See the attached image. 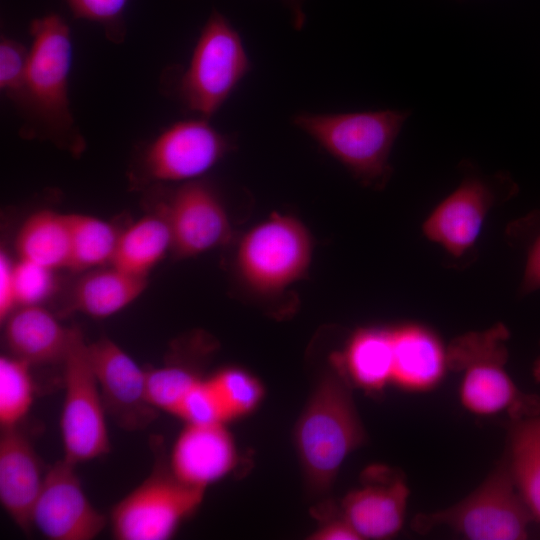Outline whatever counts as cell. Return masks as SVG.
<instances>
[{"label":"cell","mask_w":540,"mask_h":540,"mask_svg":"<svg viewBox=\"0 0 540 540\" xmlns=\"http://www.w3.org/2000/svg\"><path fill=\"white\" fill-rule=\"evenodd\" d=\"M410 111L380 109L342 113L300 111L292 125L340 162L361 184L382 188L392 175L390 155Z\"/></svg>","instance_id":"cell-4"},{"label":"cell","mask_w":540,"mask_h":540,"mask_svg":"<svg viewBox=\"0 0 540 540\" xmlns=\"http://www.w3.org/2000/svg\"><path fill=\"white\" fill-rule=\"evenodd\" d=\"M237 458L225 423H185L172 446L168 469L180 482L206 490L233 471Z\"/></svg>","instance_id":"cell-16"},{"label":"cell","mask_w":540,"mask_h":540,"mask_svg":"<svg viewBox=\"0 0 540 540\" xmlns=\"http://www.w3.org/2000/svg\"><path fill=\"white\" fill-rule=\"evenodd\" d=\"M409 488L403 476L385 465L363 471L361 484L342 500L341 515L361 539H387L402 528Z\"/></svg>","instance_id":"cell-15"},{"label":"cell","mask_w":540,"mask_h":540,"mask_svg":"<svg viewBox=\"0 0 540 540\" xmlns=\"http://www.w3.org/2000/svg\"><path fill=\"white\" fill-rule=\"evenodd\" d=\"M52 270L19 260L14 263L17 307L40 305L54 287Z\"/></svg>","instance_id":"cell-32"},{"label":"cell","mask_w":540,"mask_h":540,"mask_svg":"<svg viewBox=\"0 0 540 540\" xmlns=\"http://www.w3.org/2000/svg\"><path fill=\"white\" fill-rule=\"evenodd\" d=\"M534 377L540 381V358L535 362L534 365Z\"/></svg>","instance_id":"cell-37"},{"label":"cell","mask_w":540,"mask_h":540,"mask_svg":"<svg viewBox=\"0 0 540 540\" xmlns=\"http://www.w3.org/2000/svg\"><path fill=\"white\" fill-rule=\"evenodd\" d=\"M14 263L6 251L0 253V321L17 308Z\"/></svg>","instance_id":"cell-34"},{"label":"cell","mask_w":540,"mask_h":540,"mask_svg":"<svg viewBox=\"0 0 540 540\" xmlns=\"http://www.w3.org/2000/svg\"><path fill=\"white\" fill-rule=\"evenodd\" d=\"M64 400L60 432L64 458L74 464L107 454L110 440L106 410L82 332L72 327L70 342L62 361Z\"/></svg>","instance_id":"cell-9"},{"label":"cell","mask_w":540,"mask_h":540,"mask_svg":"<svg viewBox=\"0 0 540 540\" xmlns=\"http://www.w3.org/2000/svg\"><path fill=\"white\" fill-rule=\"evenodd\" d=\"M29 62V47L14 38H0V91L9 101L24 81Z\"/></svg>","instance_id":"cell-33"},{"label":"cell","mask_w":540,"mask_h":540,"mask_svg":"<svg viewBox=\"0 0 540 540\" xmlns=\"http://www.w3.org/2000/svg\"><path fill=\"white\" fill-rule=\"evenodd\" d=\"M32 365L13 355L0 357V426L17 427L34 401Z\"/></svg>","instance_id":"cell-26"},{"label":"cell","mask_w":540,"mask_h":540,"mask_svg":"<svg viewBox=\"0 0 540 540\" xmlns=\"http://www.w3.org/2000/svg\"><path fill=\"white\" fill-rule=\"evenodd\" d=\"M314 540H360L352 526L342 517L324 522L312 534Z\"/></svg>","instance_id":"cell-35"},{"label":"cell","mask_w":540,"mask_h":540,"mask_svg":"<svg viewBox=\"0 0 540 540\" xmlns=\"http://www.w3.org/2000/svg\"><path fill=\"white\" fill-rule=\"evenodd\" d=\"M160 211L170 229L171 250L179 258L204 254L230 239L225 206L215 189L204 180L180 183L167 195Z\"/></svg>","instance_id":"cell-12"},{"label":"cell","mask_w":540,"mask_h":540,"mask_svg":"<svg viewBox=\"0 0 540 540\" xmlns=\"http://www.w3.org/2000/svg\"><path fill=\"white\" fill-rule=\"evenodd\" d=\"M534 521L509 465L501 464L470 496L442 511L419 515L414 529L445 525L469 540H522Z\"/></svg>","instance_id":"cell-7"},{"label":"cell","mask_w":540,"mask_h":540,"mask_svg":"<svg viewBox=\"0 0 540 540\" xmlns=\"http://www.w3.org/2000/svg\"><path fill=\"white\" fill-rule=\"evenodd\" d=\"M205 490L188 486L168 470L156 469L111 511L118 540H166L197 511Z\"/></svg>","instance_id":"cell-10"},{"label":"cell","mask_w":540,"mask_h":540,"mask_svg":"<svg viewBox=\"0 0 540 540\" xmlns=\"http://www.w3.org/2000/svg\"><path fill=\"white\" fill-rule=\"evenodd\" d=\"M88 353L106 413L128 431L149 425L157 410L147 398L146 370L106 337L88 343Z\"/></svg>","instance_id":"cell-14"},{"label":"cell","mask_w":540,"mask_h":540,"mask_svg":"<svg viewBox=\"0 0 540 540\" xmlns=\"http://www.w3.org/2000/svg\"><path fill=\"white\" fill-rule=\"evenodd\" d=\"M187 424L227 423V414L208 378H199L186 394L176 414Z\"/></svg>","instance_id":"cell-31"},{"label":"cell","mask_w":540,"mask_h":540,"mask_svg":"<svg viewBox=\"0 0 540 540\" xmlns=\"http://www.w3.org/2000/svg\"><path fill=\"white\" fill-rule=\"evenodd\" d=\"M129 0H65L74 19L99 25L105 38L113 44L124 43L127 36L125 18Z\"/></svg>","instance_id":"cell-30"},{"label":"cell","mask_w":540,"mask_h":540,"mask_svg":"<svg viewBox=\"0 0 540 540\" xmlns=\"http://www.w3.org/2000/svg\"><path fill=\"white\" fill-rule=\"evenodd\" d=\"M289 12L292 27L301 31L307 21L304 9L305 0H280Z\"/></svg>","instance_id":"cell-36"},{"label":"cell","mask_w":540,"mask_h":540,"mask_svg":"<svg viewBox=\"0 0 540 540\" xmlns=\"http://www.w3.org/2000/svg\"><path fill=\"white\" fill-rule=\"evenodd\" d=\"M45 474L32 443L18 426L2 429L0 502L10 519L25 532L33 527L32 511Z\"/></svg>","instance_id":"cell-17"},{"label":"cell","mask_w":540,"mask_h":540,"mask_svg":"<svg viewBox=\"0 0 540 540\" xmlns=\"http://www.w3.org/2000/svg\"><path fill=\"white\" fill-rule=\"evenodd\" d=\"M10 354L33 365L63 361L72 327H64L40 305L17 307L3 322Z\"/></svg>","instance_id":"cell-19"},{"label":"cell","mask_w":540,"mask_h":540,"mask_svg":"<svg viewBox=\"0 0 540 540\" xmlns=\"http://www.w3.org/2000/svg\"><path fill=\"white\" fill-rule=\"evenodd\" d=\"M200 377L180 366L146 370V393L150 405L176 416L186 394Z\"/></svg>","instance_id":"cell-28"},{"label":"cell","mask_w":540,"mask_h":540,"mask_svg":"<svg viewBox=\"0 0 540 540\" xmlns=\"http://www.w3.org/2000/svg\"><path fill=\"white\" fill-rule=\"evenodd\" d=\"M240 33L213 8L185 66L163 70L160 89L192 116L211 119L251 71Z\"/></svg>","instance_id":"cell-2"},{"label":"cell","mask_w":540,"mask_h":540,"mask_svg":"<svg viewBox=\"0 0 540 540\" xmlns=\"http://www.w3.org/2000/svg\"><path fill=\"white\" fill-rule=\"evenodd\" d=\"M508 238L523 250L525 257L519 295L526 296L540 290V206L512 222Z\"/></svg>","instance_id":"cell-29"},{"label":"cell","mask_w":540,"mask_h":540,"mask_svg":"<svg viewBox=\"0 0 540 540\" xmlns=\"http://www.w3.org/2000/svg\"><path fill=\"white\" fill-rule=\"evenodd\" d=\"M516 191L517 185L509 175H485L469 167L458 186L425 219L423 234L460 258L475 245L495 202L510 198Z\"/></svg>","instance_id":"cell-11"},{"label":"cell","mask_w":540,"mask_h":540,"mask_svg":"<svg viewBox=\"0 0 540 540\" xmlns=\"http://www.w3.org/2000/svg\"><path fill=\"white\" fill-rule=\"evenodd\" d=\"M234 148L232 135L210 119L191 116L169 124L142 148L133 177L158 183L197 180Z\"/></svg>","instance_id":"cell-8"},{"label":"cell","mask_w":540,"mask_h":540,"mask_svg":"<svg viewBox=\"0 0 540 540\" xmlns=\"http://www.w3.org/2000/svg\"><path fill=\"white\" fill-rule=\"evenodd\" d=\"M392 340L391 384L408 392L436 387L448 366L447 347L430 329L417 324L390 328Z\"/></svg>","instance_id":"cell-18"},{"label":"cell","mask_w":540,"mask_h":540,"mask_svg":"<svg viewBox=\"0 0 540 540\" xmlns=\"http://www.w3.org/2000/svg\"><path fill=\"white\" fill-rule=\"evenodd\" d=\"M314 242L297 217L272 213L247 231L236 251L242 282L260 295L278 294L306 276Z\"/></svg>","instance_id":"cell-6"},{"label":"cell","mask_w":540,"mask_h":540,"mask_svg":"<svg viewBox=\"0 0 540 540\" xmlns=\"http://www.w3.org/2000/svg\"><path fill=\"white\" fill-rule=\"evenodd\" d=\"M515 422L509 467L521 497L540 525V413Z\"/></svg>","instance_id":"cell-24"},{"label":"cell","mask_w":540,"mask_h":540,"mask_svg":"<svg viewBox=\"0 0 540 540\" xmlns=\"http://www.w3.org/2000/svg\"><path fill=\"white\" fill-rule=\"evenodd\" d=\"M334 366L349 384L366 391H383L392 380V340L390 328L367 327L356 330Z\"/></svg>","instance_id":"cell-20"},{"label":"cell","mask_w":540,"mask_h":540,"mask_svg":"<svg viewBox=\"0 0 540 540\" xmlns=\"http://www.w3.org/2000/svg\"><path fill=\"white\" fill-rule=\"evenodd\" d=\"M171 246V233L163 213L147 215L120 233L110 265L136 276L148 277Z\"/></svg>","instance_id":"cell-23"},{"label":"cell","mask_w":540,"mask_h":540,"mask_svg":"<svg viewBox=\"0 0 540 540\" xmlns=\"http://www.w3.org/2000/svg\"><path fill=\"white\" fill-rule=\"evenodd\" d=\"M31 521L50 540H91L106 526L84 492L76 464L65 458L46 472Z\"/></svg>","instance_id":"cell-13"},{"label":"cell","mask_w":540,"mask_h":540,"mask_svg":"<svg viewBox=\"0 0 540 540\" xmlns=\"http://www.w3.org/2000/svg\"><path fill=\"white\" fill-rule=\"evenodd\" d=\"M29 62L22 86L10 101L20 118L19 135L49 141L74 156L86 146L69 96L73 61L71 30L64 18L48 13L29 26Z\"/></svg>","instance_id":"cell-1"},{"label":"cell","mask_w":540,"mask_h":540,"mask_svg":"<svg viewBox=\"0 0 540 540\" xmlns=\"http://www.w3.org/2000/svg\"><path fill=\"white\" fill-rule=\"evenodd\" d=\"M147 278L112 265L91 271L74 287L72 308L94 318L110 317L132 304L144 292Z\"/></svg>","instance_id":"cell-21"},{"label":"cell","mask_w":540,"mask_h":540,"mask_svg":"<svg viewBox=\"0 0 540 540\" xmlns=\"http://www.w3.org/2000/svg\"><path fill=\"white\" fill-rule=\"evenodd\" d=\"M365 440L349 383L334 366L315 384L295 425L294 444L307 487L323 494Z\"/></svg>","instance_id":"cell-3"},{"label":"cell","mask_w":540,"mask_h":540,"mask_svg":"<svg viewBox=\"0 0 540 540\" xmlns=\"http://www.w3.org/2000/svg\"><path fill=\"white\" fill-rule=\"evenodd\" d=\"M15 247L18 259L55 271L69 268L71 235L68 214L42 209L21 225Z\"/></svg>","instance_id":"cell-22"},{"label":"cell","mask_w":540,"mask_h":540,"mask_svg":"<svg viewBox=\"0 0 540 540\" xmlns=\"http://www.w3.org/2000/svg\"><path fill=\"white\" fill-rule=\"evenodd\" d=\"M71 259L68 269L88 270L111 263L120 233L111 223L80 213L68 214Z\"/></svg>","instance_id":"cell-25"},{"label":"cell","mask_w":540,"mask_h":540,"mask_svg":"<svg viewBox=\"0 0 540 540\" xmlns=\"http://www.w3.org/2000/svg\"><path fill=\"white\" fill-rule=\"evenodd\" d=\"M509 331L503 324L455 338L447 347L448 366L463 372L462 406L477 416L508 414L514 421L540 413V398L521 391L505 365Z\"/></svg>","instance_id":"cell-5"},{"label":"cell","mask_w":540,"mask_h":540,"mask_svg":"<svg viewBox=\"0 0 540 540\" xmlns=\"http://www.w3.org/2000/svg\"><path fill=\"white\" fill-rule=\"evenodd\" d=\"M230 420L256 409L264 395L260 380L238 367H226L208 378Z\"/></svg>","instance_id":"cell-27"}]
</instances>
